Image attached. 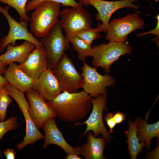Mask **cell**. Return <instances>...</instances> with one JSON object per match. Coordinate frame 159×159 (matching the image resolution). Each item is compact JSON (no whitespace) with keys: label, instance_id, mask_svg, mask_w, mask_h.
Instances as JSON below:
<instances>
[{"label":"cell","instance_id":"5","mask_svg":"<svg viewBox=\"0 0 159 159\" xmlns=\"http://www.w3.org/2000/svg\"><path fill=\"white\" fill-rule=\"evenodd\" d=\"M145 22L138 13H131L119 18L113 19L108 25L106 40L125 42L130 33L144 28Z\"/></svg>","mask_w":159,"mask_h":159},{"label":"cell","instance_id":"20","mask_svg":"<svg viewBox=\"0 0 159 159\" xmlns=\"http://www.w3.org/2000/svg\"><path fill=\"white\" fill-rule=\"evenodd\" d=\"M150 109L146 115L145 120L139 117L137 124V135L140 142L145 143L148 151L151 144V140L156 137L157 143L159 140V121L153 124L147 122Z\"/></svg>","mask_w":159,"mask_h":159},{"label":"cell","instance_id":"29","mask_svg":"<svg viewBox=\"0 0 159 159\" xmlns=\"http://www.w3.org/2000/svg\"><path fill=\"white\" fill-rule=\"evenodd\" d=\"M158 14L155 17L157 19V24L156 27L150 31L148 32H145L142 33H138L136 34V36L138 37H142L143 36L147 35L149 34H152L153 35H157V38L159 37V16Z\"/></svg>","mask_w":159,"mask_h":159},{"label":"cell","instance_id":"4","mask_svg":"<svg viewBox=\"0 0 159 159\" xmlns=\"http://www.w3.org/2000/svg\"><path fill=\"white\" fill-rule=\"evenodd\" d=\"M58 20L52 28L41 37L40 42L47 55L48 68L54 69L58 64L64 51L69 48V38L64 37Z\"/></svg>","mask_w":159,"mask_h":159},{"label":"cell","instance_id":"12","mask_svg":"<svg viewBox=\"0 0 159 159\" xmlns=\"http://www.w3.org/2000/svg\"><path fill=\"white\" fill-rule=\"evenodd\" d=\"M138 0H121L107 1L104 0H88L89 5L95 7L98 13L96 14V20L100 21L96 28L100 32L106 33L110 18L117 10L124 8L129 7L137 10L140 6L133 4Z\"/></svg>","mask_w":159,"mask_h":159},{"label":"cell","instance_id":"24","mask_svg":"<svg viewBox=\"0 0 159 159\" xmlns=\"http://www.w3.org/2000/svg\"><path fill=\"white\" fill-rule=\"evenodd\" d=\"M46 1H51L61 4L62 6L77 7L82 5L80 3L75 0H27L26 6L25 11L26 13L34 9L40 3Z\"/></svg>","mask_w":159,"mask_h":159},{"label":"cell","instance_id":"18","mask_svg":"<svg viewBox=\"0 0 159 159\" xmlns=\"http://www.w3.org/2000/svg\"><path fill=\"white\" fill-rule=\"evenodd\" d=\"M6 47V52L0 56V62L6 66L15 62L19 64L24 62L35 46L31 42L25 40L20 45L10 44Z\"/></svg>","mask_w":159,"mask_h":159},{"label":"cell","instance_id":"11","mask_svg":"<svg viewBox=\"0 0 159 159\" xmlns=\"http://www.w3.org/2000/svg\"><path fill=\"white\" fill-rule=\"evenodd\" d=\"M83 79L82 88L86 93L95 97L102 94H107V87L114 86L116 81L114 77L105 74H99L95 67H92L83 61L81 68Z\"/></svg>","mask_w":159,"mask_h":159},{"label":"cell","instance_id":"7","mask_svg":"<svg viewBox=\"0 0 159 159\" xmlns=\"http://www.w3.org/2000/svg\"><path fill=\"white\" fill-rule=\"evenodd\" d=\"M107 95V94H102L97 97L91 99V103L93 106L92 112L88 118L82 123L77 122L74 126L81 125L84 124L86 125L85 131L82 134L80 137L85 135L90 131L93 132L94 136L97 138L100 134L102 135L106 142L109 143L113 136L105 128L103 120V113L104 110L107 111L108 108L106 107Z\"/></svg>","mask_w":159,"mask_h":159},{"label":"cell","instance_id":"10","mask_svg":"<svg viewBox=\"0 0 159 159\" xmlns=\"http://www.w3.org/2000/svg\"><path fill=\"white\" fill-rule=\"evenodd\" d=\"M10 6H6L4 8L0 5V12L6 19L9 29L7 35L0 40V53L2 52L9 44L16 45V41L24 40L29 42L35 47L42 45L41 42L35 37L27 29L28 22H18L9 15V10Z\"/></svg>","mask_w":159,"mask_h":159},{"label":"cell","instance_id":"8","mask_svg":"<svg viewBox=\"0 0 159 159\" xmlns=\"http://www.w3.org/2000/svg\"><path fill=\"white\" fill-rule=\"evenodd\" d=\"M52 70L58 81L62 92H77L82 88L83 76L65 53L56 67Z\"/></svg>","mask_w":159,"mask_h":159},{"label":"cell","instance_id":"25","mask_svg":"<svg viewBox=\"0 0 159 159\" xmlns=\"http://www.w3.org/2000/svg\"><path fill=\"white\" fill-rule=\"evenodd\" d=\"M12 101L5 87L0 89V121H4L6 117L7 109Z\"/></svg>","mask_w":159,"mask_h":159},{"label":"cell","instance_id":"30","mask_svg":"<svg viewBox=\"0 0 159 159\" xmlns=\"http://www.w3.org/2000/svg\"><path fill=\"white\" fill-rule=\"evenodd\" d=\"M159 158V145L153 150L148 152L145 157V159H158Z\"/></svg>","mask_w":159,"mask_h":159},{"label":"cell","instance_id":"14","mask_svg":"<svg viewBox=\"0 0 159 159\" xmlns=\"http://www.w3.org/2000/svg\"><path fill=\"white\" fill-rule=\"evenodd\" d=\"M19 66L30 77L37 79L48 68L47 53L43 45L35 47L26 60Z\"/></svg>","mask_w":159,"mask_h":159},{"label":"cell","instance_id":"36","mask_svg":"<svg viewBox=\"0 0 159 159\" xmlns=\"http://www.w3.org/2000/svg\"><path fill=\"white\" fill-rule=\"evenodd\" d=\"M6 67L0 62V72L2 74L5 72Z\"/></svg>","mask_w":159,"mask_h":159},{"label":"cell","instance_id":"34","mask_svg":"<svg viewBox=\"0 0 159 159\" xmlns=\"http://www.w3.org/2000/svg\"><path fill=\"white\" fill-rule=\"evenodd\" d=\"M2 74L0 72V89L8 83L6 80L1 75Z\"/></svg>","mask_w":159,"mask_h":159},{"label":"cell","instance_id":"35","mask_svg":"<svg viewBox=\"0 0 159 159\" xmlns=\"http://www.w3.org/2000/svg\"><path fill=\"white\" fill-rule=\"evenodd\" d=\"M80 3L82 5H84L85 6H88L89 4L88 0H79Z\"/></svg>","mask_w":159,"mask_h":159},{"label":"cell","instance_id":"6","mask_svg":"<svg viewBox=\"0 0 159 159\" xmlns=\"http://www.w3.org/2000/svg\"><path fill=\"white\" fill-rule=\"evenodd\" d=\"M8 94L16 101L24 117L26 123V132L23 141L17 144L16 147L21 150L26 145L33 144L44 138L31 119L29 113V102L26 98L24 93L11 85L9 83L4 86Z\"/></svg>","mask_w":159,"mask_h":159},{"label":"cell","instance_id":"3","mask_svg":"<svg viewBox=\"0 0 159 159\" xmlns=\"http://www.w3.org/2000/svg\"><path fill=\"white\" fill-rule=\"evenodd\" d=\"M92 49V64L95 67H101L107 74L110 73L112 63L121 56L131 54L132 52L128 43L117 42L94 45Z\"/></svg>","mask_w":159,"mask_h":159},{"label":"cell","instance_id":"17","mask_svg":"<svg viewBox=\"0 0 159 159\" xmlns=\"http://www.w3.org/2000/svg\"><path fill=\"white\" fill-rule=\"evenodd\" d=\"M2 76L8 83L24 93L32 89L35 81L27 75L15 62L9 64Z\"/></svg>","mask_w":159,"mask_h":159},{"label":"cell","instance_id":"32","mask_svg":"<svg viewBox=\"0 0 159 159\" xmlns=\"http://www.w3.org/2000/svg\"><path fill=\"white\" fill-rule=\"evenodd\" d=\"M4 154L6 159H14L16 153L13 149L8 148L4 151Z\"/></svg>","mask_w":159,"mask_h":159},{"label":"cell","instance_id":"19","mask_svg":"<svg viewBox=\"0 0 159 159\" xmlns=\"http://www.w3.org/2000/svg\"><path fill=\"white\" fill-rule=\"evenodd\" d=\"M87 142L80 147V154L86 159H105L103 155L106 140L103 137L95 138L90 131L86 134Z\"/></svg>","mask_w":159,"mask_h":159},{"label":"cell","instance_id":"28","mask_svg":"<svg viewBox=\"0 0 159 159\" xmlns=\"http://www.w3.org/2000/svg\"><path fill=\"white\" fill-rule=\"evenodd\" d=\"M113 115V113H108L106 115L105 118V121L110 128L109 132L110 133L113 132L114 128L116 125L114 119Z\"/></svg>","mask_w":159,"mask_h":159},{"label":"cell","instance_id":"9","mask_svg":"<svg viewBox=\"0 0 159 159\" xmlns=\"http://www.w3.org/2000/svg\"><path fill=\"white\" fill-rule=\"evenodd\" d=\"M82 5L66 8L60 12L59 23L66 36L76 35L79 32L91 28V16Z\"/></svg>","mask_w":159,"mask_h":159},{"label":"cell","instance_id":"31","mask_svg":"<svg viewBox=\"0 0 159 159\" xmlns=\"http://www.w3.org/2000/svg\"><path fill=\"white\" fill-rule=\"evenodd\" d=\"M126 117L125 115L121 112L116 111L113 115V118L116 124H119L124 121Z\"/></svg>","mask_w":159,"mask_h":159},{"label":"cell","instance_id":"33","mask_svg":"<svg viewBox=\"0 0 159 159\" xmlns=\"http://www.w3.org/2000/svg\"><path fill=\"white\" fill-rule=\"evenodd\" d=\"M78 155L75 154H67L65 158L66 159H82V158L79 157Z\"/></svg>","mask_w":159,"mask_h":159},{"label":"cell","instance_id":"27","mask_svg":"<svg viewBox=\"0 0 159 159\" xmlns=\"http://www.w3.org/2000/svg\"><path fill=\"white\" fill-rule=\"evenodd\" d=\"M18 127L17 118L15 117H11L5 121H0V143L4 135L8 131L16 129ZM1 152L0 148V156Z\"/></svg>","mask_w":159,"mask_h":159},{"label":"cell","instance_id":"16","mask_svg":"<svg viewBox=\"0 0 159 159\" xmlns=\"http://www.w3.org/2000/svg\"><path fill=\"white\" fill-rule=\"evenodd\" d=\"M42 128L45 133V140L42 148L44 149L49 145L54 144L61 148L67 154L80 155V146L73 147L67 142L62 132L57 126L55 118H51L47 120L43 124Z\"/></svg>","mask_w":159,"mask_h":159},{"label":"cell","instance_id":"21","mask_svg":"<svg viewBox=\"0 0 159 159\" xmlns=\"http://www.w3.org/2000/svg\"><path fill=\"white\" fill-rule=\"evenodd\" d=\"M139 117L134 122L128 119V128L124 132L127 138L126 142L129 153L131 159H136L137 155L141 153L143 148L146 146L144 142L141 143L137 135V124Z\"/></svg>","mask_w":159,"mask_h":159},{"label":"cell","instance_id":"13","mask_svg":"<svg viewBox=\"0 0 159 159\" xmlns=\"http://www.w3.org/2000/svg\"><path fill=\"white\" fill-rule=\"evenodd\" d=\"M29 106V113L32 121L39 130L42 128L44 122L49 118L56 117V114L44 98L32 89L26 92Z\"/></svg>","mask_w":159,"mask_h":159},{"label":"cell","instance_id":"22","mask_svg":"<svg viewBox=\"0 0 159 159\" xmlns=\"http://www.w3.org/2000/svg\"><path fill=\"white\" fill-rule=\"evenodd\" d=\"M68 38L72 46V49L77 53L78 58L80 60L83 61L86 58L92 57L93 49L91 46L87 44L76 35Z\"/></svg>","mask_w":159,"mask_h":159},{"label":"cell","instance_id":"2","mask_svg":"<svg viewBox=\"0 0 159 159\" xmlns=\"http://www.w3.org/2000/svg\"><path fill=\"white\" fill-rule=\"evenodd\" d=\"M62 4L54 1H46L39 3L31 17V32L37 38L46 34L59 20Z\"/></svg>","mask_w":159,"mask_h":159},{"label":"cell","instance_id":"15","mask_svg":"<svg viewBox=\"0 0 159 159\" xmlns=\"http://www.w3.org/2000/svg\"><path fill=\"white\" fill-rule=\"evenodd\" d=\"M32 89L46 101L55 98L62 92L58 81L52 69L48 68L34 81Z\"/></svg>","mask_w":159,"mask_h":159},{"label":"cell","instance_id":"1","mask_svg":"<svg viewBox=\"0 0 159 159\" xmlns=\"http://www.w3.org/2000/svg\"><path fill=\"white\" fill-rule=\"evenodd\" d=\"M92 97L83 90L70 93L65 91L47 102L57 117L67 123L84 118L91 108Z\"/></svg>","mask_w":159,"mask_h":159},{"label":"cell","instance_id":"23","mask_svg":"<svg viewBox=\"0 0 159 159\" xmlns=\"http://www.w3.org/2000/svg\"><path fill=\"white\" fill-rule=\"evenodd\" d=\"M28 0H0V2L6 4L14 8L19 14L20 21H30L31 18L26 14V6Z\"/></svg>","mask_w":159,"mask_h":159},{"label":"cell","instance_id":"26","mask_svg":"<svg viewBox=\"0 0 159 159\" xmlns=\"http://www.w3.org/2000/svg\"><path fill=\"white\" fill-rule=\"evenodd\" d=\"M100 32L96 28L84 30L77 33L76 35L88 45L91 46L93 40L101 37Z\"/></svg>","mask_w":159,"mask_h":159}]
</instances>
